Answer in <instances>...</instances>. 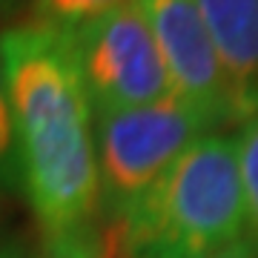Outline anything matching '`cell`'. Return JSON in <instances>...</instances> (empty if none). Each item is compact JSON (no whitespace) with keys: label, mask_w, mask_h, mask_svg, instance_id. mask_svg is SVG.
I'll return each mask as SVG.
<instances>
[{"label":"cell","mask_w":258,"mask_h":258,"mask_svg":"<svg viewBox=\"0 0 258 258\" xmlns=\"http://www.w3.org/2000/svg\"><path fill=\"white\" fill-rule=\"evenodd\" d=\"M0 60L23 178L52 258H95L118 244L101 215L95 115L66 32L23 23L0 32Z\"/></svg>","instance_id":"1"},{"label":"cell","mask_w":258,"mask_h":258,"mask_svg":"<svg viewBox=\"0 0 258 258\" xmlns=\"http://www.w3.org/2000/svg\"><path fill=\"white\" fill-rule=\"evenodd\" d=\"M244 230L238 141L221 132L186 147L118 224L123 258H210Z\"/></svg>","instance_id":"2"},{"label":"cell","mask_w":258,"mask_h":258,"mask_svg":"<svg viewBox=\"0 0 258 258\" xmlns=\"http://www.w3.org/2000/svg\"><path fill=\"white\" fill-rule=\"evenodd\" d=\"M212 123L178 98L95 118L101 215L118 227L123 212L186 147L210 135Z\"/></svg>","instance_id":"3"},{"label":"cell","mask_w":258,"mask_h":258,"mask_svg":"<svg viewBox=\"0 0 258 258\" xmlns=\"http://www.w3.org/2000/svg\"><path fill=\"white\" fill-rule=\"evenodd\" d=\"M92 115L138 109L169 98L164 60L138 0L66 32Z\"/></svg>","instance_id":"4"},{"label":"cell","mask_w":258,"mask_h":258,"mask_svg":"<svg viewBox=\"0 0 258 258\" xmlns=\"http://www.w3.org/2000/svg\"><path fill=\"white\" fill-rule=\"evenodd\" d=\"M164 60L169 92L215 126L235 123L227 75L195 0H138Z\"/></svg>","instance_id":"5"},{"label":"cell","mask_w":258,"mask_h":258,"mask_svg":"<svg viewBox=\"0 0 258 258\" xmlns=\"http://www.w3.org/2000/svg\"><path fill=\"white\" fill-rule=\"evenodd\" d=\"M227 75L235 120L258 118V0H195Z\"/></svg>","instance_id":"6"},{"label":"cell","mask_w":258,"mask_h":258,"mask_svg":"<svg viewBox=\"0 0 258 258\" xmlns=\"http://www.w3.org/2000/svg\"><path fill=\"white\" fill-rule=\"evenodd\" d=\"M120 3L129 0H35V12L37 23H46L57 32H72Z\"/></svg>","instance_id":"7"},{"label":"cell","mask_w":258,"mask_h":258,"mask_svg":"<svg viewBox=\"0 0 258 258\" xmlns=\"http://www.w3.org/2000/svg\"><path fill=\"white\" fill-rule=\"evenodd\" d=\"M235 141H238V169L247 204V227L258 241V118L247 120Z\"/></svg>","instance_id":"8"},{"label":"cell","mask_w":258,"mask_h":258,"mask_svg":"<svg viewBox=\"0 0 258 258\" xmlns=\"http://www.w3.org/2000/svg\"><path fill=\"white\" fill-rule=\"evenodd\" d=\"M0 164L15 166V132H12V109H9V92H6L3 60H0Z\"/></svg>","instance_id":"9"},{"label":"cell","mask_w":258,"mask_h":258,"mask_svg":"<svg viewBox=\"0 0 258 258\" xmlns=\"http://www.w3.org/2000/svg\"><path fill=\"white\" fill-rule=\"evenodd\" d=\"M210 258H258V241L252 235H241L238 241H232L230 247L218 249Z\"/></svg>","instance_id":"10"},{"label":"cell","mask_w":258,"mask_h":258,"mask_svg":"<svg viewBox=\"0 0 258 258\" xmlns=\"http://www.w3.org/2000/svg\"><path fill=\"white\" fill-rule=\"evenodd\" d=\"M95 258H123V252H120V241L118 244H112L109 249H103L101 255H95Z\"/></svg>","instance_id":"11"},{"label":"cell","mask_w":258,"mask_h":258,"mask_svg":"<svg viewBox=\"0 0 258 258\" xmlns=\"http://www.w3.org/2000/svg\"><path fill=\"white\" fill-rule=\"evenodd\" d=\"M0 258H6V255H3V252H0Z\"/></svg>","instance_id":"12"}]
</instances>
